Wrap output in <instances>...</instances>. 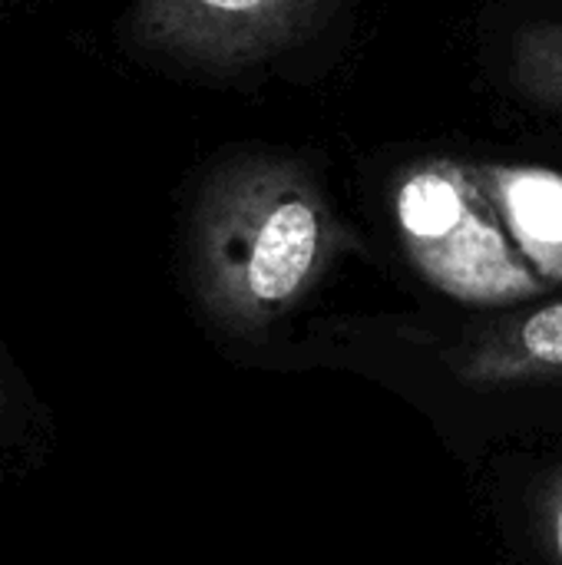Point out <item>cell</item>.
I'll use <instances>...</instances> for the list:
<instances>
[{
    "instance_id": "cell-3",
    "label": "cell",
    "mask_w": 562,
    "mask_h": 565,
    "mask_svg": "<svg viewBox=\"0 0 562 565\" xmlns=\"http://www.w3.org/2000/svg\"><path fill=\"white\" fill-rule=\"evenodd\" d=\"M335 0H136L129 33L142 50L202 73H238L308 43Z\"/></svg>"
},
{
    "instance_id": "cell-6",
    "label": "cell",
    "mask_w": 562,
    "mask_h": 565,
    "mask_svg": "<svg viewBox=\"0 0 562 565\" xmlns=\"http://www.w3.org/2000/svg\"><path fill=\"white\" fill-rule=\"evenodd\" d=\"M540 533L553 565H562V470H556L540 497Z\"/></svg>"
},
{
    "instance_id": "cell-4",
    "label": "cell",
    "mask_w": 562,
    "mask_h": 565,
    "mask_svg": "<svg viewBox=\"0 0 562 565\" xmlns=\"http://www.w3.org/2000/svg\"><path fill=\"white\" fill-rule=\"evenodd\" d=\"M454 371L470 387H523L562 377V301L507 318L470 338Z\"/></svg>"
},
{
    "instance_id": "cell-1",
    "label": "cell",
    "mask_w": 562,
    "mask_h": 565,
    "mask_svg": "<svg viewBox=\"0 0 562 565\" xmlns=\"http://www.w3.org/2000/svg\"><path fill=\"white\" fill-rule=\"evenodd\" d=\"M344 242L308 166L245 152L215 166L195 195L189 218L195 298L229 334H258L321 285Z\"/></svg>"
},
{
    "instance_id": "cell-5",
    "label": "cell",
    "mask_w": 562,
    "mask_h": 565,
    "mask_svg": "<svg viewBox=\"0 0 562 565\" xmlns=\"http://www.w3.org/2000/svg\"><path fill=\"white\" fill-rule=\"evenodd\" d=\"M513 83L540 106L562 113V23H530L513 43Z\"/></svg>"
},
{
    "instance_id": "cell-2",
    "label": "cell",
    "mask_w": 562,
    "mask_h": 565,
    "mask_svg": "<svg viewBox=\"0 0 562 565\" xmlns=\"http://www.w3.org/2000/svg\"><path fill=\"white\" fill-rule=\"evenodd\" d=\"M414 268L464 305H520L562 285V175L543 166L424 159L391 192Z\"/></svg>"
}]
</instances>
